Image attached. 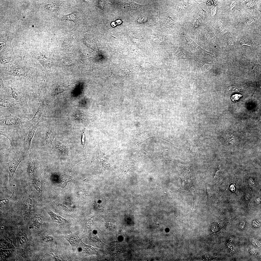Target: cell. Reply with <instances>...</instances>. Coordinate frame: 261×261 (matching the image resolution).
<instances>
[{"instance_id": "obj_1", "label": "cell", "mask_w": 261, "mask_h": 261, "mask_svg": "<svg viewBox=\"0 0 261 261\" xmlns=\"http://www.w3.org/2000/svg\"><path fill=\"white\" fill-rule=\"evenodd\" d=\"M0 67V75L4 81L19 80L28 84L36 85L42 79L41 68L31 58L24 56L9 65Z\"/></svg>"}, {"instance_id": "obj_2", "label": "cell", "mask_w": 261, "mask_h": 261, "mask_svg": "<svg viewBox=\"0 0 261 261\" xmlns=\"http://www.w3.org/2000/svg\"><path fill=\"white\" fill-rule=\"evenodd\" d=\"M5 81L11 85L9 87L11 90L10 94L11 98L22 108H29L28 101L29 93L25 85L28 84L19 80L12 79Z\"/></svg>"}, {"instance_id": "obj_3", "label": "cell", "mask_w": 261, "mask_h": 261, "mask_svg": "<svg viewBox=\"0 0 261 261\" xmlns=\"http://www.w3.org/2000/svg\"><path fill=\"white\" fill-rule=\"evenodd\" d=\"M30 120L25 117H19L11 115L3 116L0 117V124L1 126L9 127L29 126Z\"/></svg>"}, {"instance_id": "obj_4", "label": "cell", "mask_w": 261, "mask_h": 261, "mask_svg": "<svg viewBox=\"0 0 261 261\" xmlns=\"http://www.w3.org/2000/svg\"><path fill=\"white\" fill-rule=\"evenodd\" d=\"M17 253L22 257H27L30 248L29 240L26 235L24 233L20 232L17 235Z\"/></svg>"}, {"instance_id": "obj_5", "label": "cell", "mask_w": 261, "mask_h": 261, "mask_svg": "<svg viewBox=\"0 0 261 261\" xmlns=\"http://www.w3.org/2000/svg\"><path fill=\"white\" fill-rule=\"evenodd\" d=\"M10 94H0V107L10 111L15 110L22 108L21 105L11 98Z\"/></svg>"}, {"instance_id": "obj_6", "label": "cell", "mask_w": 261, "mask_h": 261, "mask_svg": "<svg viewBox=\"0 0 261 261\" xmlns=\"http://www.w3.org/2000/svg\"><path fill=\"white\" fill-rule=\"evenodd\" d=\"M23 159V156L18 155L15 156L11 161L6 163L9 176V183L10 182L18 166Z\"/></svg>"}, {"instance_id": "obj_7", "label": "cell", "mask_w": 261, "mask_h": 261, "mask_svg": "<svg viewBox=\"0 0 261 261\" xmlns=\"http://www.w3.org/2000/svg\"><path fill=\"white\" fill-rule=\"evenodd\" d=\"M22 200L23 215L24 218L27 220L30 217L33 211V201L30 196L24 197Z\"/></svg>"}, {"instance_id": "obj_8", "label": "cell", "mask_w": 261, "mask_h": 261, "mask_svg": "<svg viewBox=\"0 0 261 261\" xmlns=\"http://www.w3.org/2000/svg\"><path fill=\"white\" fill-rule=\"evenodd\" d=\"M38 166V161L36 155L29 153L28 160L27 170L29 176L34 175L36 172Z\"/></svg>"}, {"instance_id": "obj_9", "label": "cell", "mask_w": 261, "mask_h": 261, "mask_svg": "<svg viewBox=\"0 0 261 261\" xmlns=\"http://www.w3.org/2000/svg\"><path fill=\"white\" fill-rule=\"evenodd\" d=\"M46 210L56 225L63 228L69 226L70 223L66 219L49 209H46Z\"/></svg>"}, {"instance_id": "obj_10", "label": "cell", "mask_w": 261, "mask_h": 261, "mask_svg": "<svg viewBox=\"0 0 261 261\" xmlns=\"http://www.w3.org/2000/svg\"><path fill=\"white\" fill-rule=\"evenodd\" d=\"M38 124H30L28 126L29 131L28 135L25 137L24 139V149L26 151H28L29 149L31 140Z\"/></svg>"}, {"instance_id": "obj_11", "label": "cell", "mask_w": 261, "mask_h": 261, "mask_svg": "<svg viewBox=\"0 0 261 261\" xmlns=\"http://www.w3.org/2000/svg\"><path fill=\"white\" fill-rule=\"evenodd\" d=\"M22 57L21 55H16L10 53L0 56V66H6L12 64L18 58Z\"/></svg>"}, {"instance_id": "obj_12", "label": "cell", "mask_w": 261, "mask_h": 261, "mask_svg": "<svg viewBox=\"0 0 261 261\" xmlns=\"http://www.w3.org/2000/svg\"><path fill=\"white\" fill-rule=\"evenodd\" d=\"M78 234V232H76L63 237L70 244L73 252H74L77 249L81 241V239L79 236Z\"/></svg>"}, {"instance_id": "obj_13", "label": "cell", "mask_w": 261, "mask_h": 261, "mask_svg": "<svg viewBox=\"0 0 261 261\" xmlns=\"http://www.w3.org/2000/svg\"><path fill=\"white\" fill-rule=\"evenodd\" d=\"M48 105L45 104L43 102H40V105L37 111L32 118L30 120V125L38 124L40 119L43 116Z\"/></svg>"}, {"instance_id": "obj_14", "label": "cell", "mask_w": 261, "mask_h": 261, "mask_svg": "<svg viewBox=\"0 0 261 261\" xmlns=\"http://www.w3.org/2000/svg\"><path fill=\"white\" fill-rule=\"evenodd\" d=\"M46 174L45 172L42 177L33 181L32 186L38 193L41 194L43 192L46 183Z\"/></svg>"}, {"instance_id": "obj_15", "label": "cell", "mask_w": 261, "mask_h": 261, "mask_svg": "<svg viewBox=\"0 0 261 261\" xmlns=\"http://www.w3.org/2000/svg\"><path fill=\"white\" fill-rule=\"evenodd\" d=\"M73 86L71 84L63 83L53 87L51 92L50 94L51 96H54L64 91L70 90Z\"/></svg>"}, {"instance_id": "obj_16", "label": "cell", "mask_w": 261, "mask_h": 261, "mask_svg": "<svg viewBox=\"0 0 261 261\" xmlns=\"http://www.w3.org/2000/svg\"><path fill=\"white\" fill-rule=\"evenodd\" d=\"M82 252L84 254V257L91 255H98V252L96 248L87 245L81 241L80 242Z\"/></svg>"}, {"instance_id": "obj_17", "label": "cell", "mask_w": 261, "mask_h": 261, "mask_svg": "<svg viewBox=\"0 0 261 261\" xmlns=\"http://www.w3.org/2000/svg\"><path fill=\"white\" fill-rule=\"evenodd\" d=\"M95 146L97 149V152L98 154V156L96 158H98L100 159L102 164V170H104L110 169L111 167L110 164L107 161L106 158L102 153L99 145L96 144Z\"/></svg>"}, {"instance_id": "obj_18", "label": "cell", "mask_w": 261, "mask_h": 261, "mask_svg": "<svg viewBox=\"0 0 261 261\" xmlns=\"http://www.w3.org/2000/svg\"><path fill=\"white\" fill-rule=\"evenodd\" d=\"M0 135L4 136L8 139L10 143V146L8 150L15 154L16 151L13 144V142L14 138V133L13 132L10 131H6L0 130Z\"/></svg>"}, {"instance_id": "obj_19", "label": "cell", "mask_w": 261, "mask_h": 261, "mask_svg": "<svg viewBox=\"0 0 261 261\" xmlns=\"http://www.w3.org/2000/svg\"><path fill=\"white\" fill-rule=\"evenodd\" d=\"M89 239L93 243L98 246L104 247L106 245L104 244L99 239L96 234L92 232L89 234Z\"/></svg>"}, {"instance_id": "obj_20", "label": "cell", "mask_w": 261, "mask_h": 261, "mask_svg": "<svg viewBox=\"0 0 261 261\" xmlns=\"http://www.w3.org/2000/svg\"><path fill=\"white\" fill-rule=\"evenodd\" d=\"M54 138L51 126L49 124L46 129L45 133V140L46 143L48 144H52Z\"/></svg>"}, {"instance_id": "obj_21", "label": "cell", "mask_w": 261, "mask_h": 261, "mask_svg": "<svg viewBox=\"0 0 261 261\" xmlns=\"http://www.w3.org/2000/svg\"><path fill=\"white\" fill-rule=\"evenodd\" d=\"M62 19L63 20L69 21L76 23L79 20V16L77 12L74 11L63 16Z\"/></svg>"}, {"instance_id": "obj_22", "label": "cell", "mask_w": 261, "mask_h": 261, "mask_svg": "<svg viewBox=\"0 0 261 261\" xmlns=\"http://www.w3.org/2000/svg\"><path fill=\"white\" fill-rule=\"evenodd\" d=\"M32 227L35 230H37L41 228L43 225V220L42 217L40 215L35 216L33 218Z\"/></svg>"}, {"instance_id": "obj_23", "label": "cell", "mask_w": 261, "mask_h": 261, "mask_svg": "<svg viewBox=\"0 0 261 261\" xmlns=\"http://www.w3.org/2000/svg\"><path fill=\"white\" fill-rule=\"evenodd\" d=\"M0 94H9L10 88L7 84L3 80L0 75Z\"/></svg>"}, {"instance_id": "obj_24", "label": "cell", "mask_w": 261, "mask_h": 261, "mask_svg": "<svg viewBox=\"0 0 261 261\" xmlns=\"http://www.w3.org/2000/svg\"><path fill=\"white\" fill-rule=\"evenodd\" d=\"M93 224V217L87 220L84 223L83 225L84 232L87 233L89 232L91 230Z\"/></svg>"}, {"instance_id": "obj_25", "label": "cell", "mask_w": 261, "mask_h": 261, "mask_svg": "<svg viewBox=\"0 0 261 261\" xmlns=\"http://www.w3.org/2000/svg\"><path fill=\"white\" fill-rule=\"evenodd\" d=\"M55 147L56 149L60 150L68 155V148L66 145H65L58 141L55 142Z\"/></svg>"}, {"instance_id": "obj_26", "label": "cell", "mask_w": 261, "mask_h": 261, "mask_svg": "<svg viewBox=\"0 0 261 261\" xmlns=\"http://www.w3.org/2000/svg\"><path fill=\"white\" fill-rule=\"evenodd\" d=\"M86 189H81L78 191L76 193L77 195L81 198H84L87 194V190Z\"/></svg>"}, {"instance_id": "obj_27", "label": "cell", "mask_w": 261, "mask_h": 261, "mask_svg": "<svg viewBox=\"0 0 261 261\" xmlns=\"http://www.w3.org/2000/svg\"><path fill=\"white\" fill-rule=\"evenodd\" d=\"M94 209L96 211H102L103 210V207L102 205L98 202H95L93 205Z\"/></svg>"}, {"instance_id": "obj_28", "label": "cell", "mask_w": 261, "mask_h": 261, "mask_svg": "<svg viewBox=\"0 0 261 261\" xmlns=\"http://www.w3.org/2000/svg\"><path fill=\"white\" fill-rule=\"evenodd\" d=\"M13 195V193L12 195L9 198H5L0 200V206L6 205L8 203H9L11 199L12 198Z\"/></svg>"}, {"instance_id": "obj_29", "label": "cell", "mask_w": 261, "mask_h": 261, "mask_svg": "<svg viewBox=\"0 0 261 261\" xmlns=\"http://www.w3.org/2000/svg\"><path fill=\"white\" fill-rule=\"evenodd\" d=\"M242 96L241 94H236L232 95L231 99L232 101L236 102L239 101Z\"/></svg>"}, {"instance_id": "obj_30", "label": "cell", "mask_w": 261, "mask_h": 261, "mask_svg": "<svg viewBox=\"0 0 261 261\" xmlns=\"http://www.w3.org/2000/svg\"><path fill=\"white\" fill-rule=\"evenodd\" d=\"M51 254L53 255L54 258L56 261H64L65 260L64 258L59 255H58L53 253H51Z\"/></svg>"}, {"instance_id": "obj_31", "label": "cell", "mask_w": 261, "mask_h": 261, "mask_svg": "<svg viewBox=\"0 0 261 261\" xmlns=\"http://www.w3.org/2000/svg\"><path fill=\"white\" fill-rule=\"evenodd\" d=\"M42 240L45 242H51L53 240V238L51 236H47L43 239Z\"/></svg>"}, {"instance_id": "obj_32", "label": "cell", "mask_w": 261, "mask_h": 261, "mask_svg": "<svg viewBox=\"0 0 261 261\" xmlns=\"http://www.w3.org/2000/svg\"><path fill=\"white\" fill-rule=\"evenodd\" d=\"M85 135L84 133V131L83 132V133L82 134V137L81 140V145H82V146L83 147H84L85 144Z\"/></svg>"}, {"instance_id": "obj_33", "label": "cell", "mask_w": 261, "mask_h": 261, "mask_svg": "<svg viewBox=\"0 0 261 261\" xmlns=\"http://www.w3.org/2000/svg\"><path fill=\"white\" fill-rule=\"evenodd\" d=\"M122 22V21L119 20H116V24H120Z\"/></svg>"}, {"instance_id": "obj_34", "label": "cell", "mask_w": 261, "mask_h": 261, "mask_svg": "<svg viewBox=\"0 0 261 261\" xmlns=\"http://www.w3.org/2000/svg\"><path fill=\"white\" fill-rule=\"evenodd\" d=\"M111 25L112 27H114L116 26V24L115 22H113L111 23Z\"/></svg>"}, {"instance_id": "obj_35", "label": "cell", "mask_w": 261, "mask_h": 261, "mask_svg": "<svg viewBox=\"0 0 261 261\" xmlns=\"http://www.w3.org/2000/svg\"><path fill=\"white\" fill-rule=\"evenodd\" d=\"M99 5L101 7H103V6L102 5H103V3L101 1V2H100V3Z\"/></svg>"}]
</instances>
